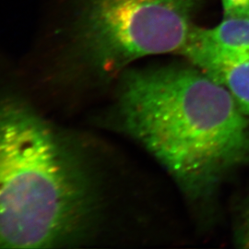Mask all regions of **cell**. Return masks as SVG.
<instances>
[{
  "mask_svg": "<svg viewBox=\"0 0 249 249\" xmlns=\"http://www.w3.org/2000/svg\"><path fill=\"white\" fill-rule=\"evenodd\" d=\"M123 129L168 171L185 194L207 201L249 164V120L221 84L191 63L124 75Z\"/></svg>",
  "mask_w": 249,
  "mask_h": 249,
  "instance_id": "1",
  "label": "cell"
},
{
  "mask_svg": "<svg viewBox=\"0 0 249 249\" xmlns=\"http://www.w3.org/2000/svg\"><path fill=\"white\" fill-rule=\"evenodd\" d=\"M93 196L85 171L29 108L0 105V249L52 248L89 223Z\"/></svg>",
  "mask_w": 249,
  "mask_h": 249,
  "instance_id": "2",
  "label": "cell"
},
{
  "mask_svg": "<svg viewBox=\"0 0 249 249\" xmlns=\"http://www.w3.org/2000/svg\"><path fill=\"white\" fill-rule=\"evenodd\" d=\"M224 18H249V0H222Z\"/></svg>",
  "mask_w": 249,
  "mask_h": 249,
  "instance_id": "6",
  "label": "cell"
},
{
  "mask_svg": "<svg viewBox=\"0 0 249 249\" xmlns=\"http://www.w3.org/2000/svg\"><path fill=\"white\" fill-rule=\"evenodd\" d=\"M201 0H81L74 25L80 52L105 73L150 55L181 54Z\"/></svg>",
  "mask_w": 249,
  "mask_h": 249,
  "instance_id": "3",
  "label": "cell"
},
{
  "mask_svg": "<svg viewBox=\"0 0 249 249\" xmlns=\"http://www.w3.org/2000/svg\"><path fill=\"white\" fill-rule=\"evenodd\" d=\"M188 49L249 57V18H224L213 28L195 25L181 54Z\"/></svg>",
  "mask_w": 249,
  "mask_h": 249,
  "instance_id": "5",
  "label": "cell"
},
{
  "mask_svg": "<svg viewBox=\"0 0 249 249\" xmlns=\"http://www.w3.org/2000/svg\"><path fill=\"white\" fill-rule=\"evenodd\" d=\"M182 56L227 89L241 112L249 117V57L198 49H188Z\"/></svg>",
  "mask_w": 249,
  "mask_h": 249,
  "instance_id": "4",
  "label": "cell"
},
{
  "mask_svg": "<svg viewBox=\"0 0 249 249\" xmlns=\"http://www.w3.org/2000/svg\"><path fill=\"white\" fill-rule=\"evenodd\" d=\"M235 237L240 248L249 249V206L241 217Z\"/></svg>",
  "mask_w": 249,
  "mask_h": 249,
  "instance_id": "7",
  "label": "cell"
}]
</instances>
